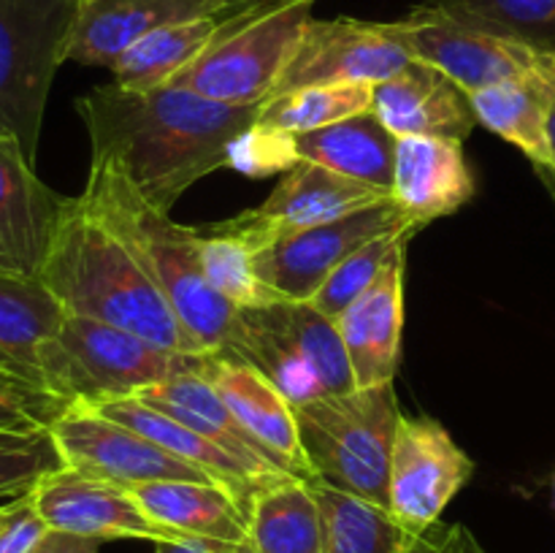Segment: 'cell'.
<instances>
[{
    "label": "cell",
    "mask_w": 555,
    "mask_h": 553,
    "mask_svg": "<svg viewBox=\"0 0 555 553\" xmlns=\"http://www.w3.org/2000/svg\"><path fill=\"white\" fill-rule=\"evenodd\" d=\"M90 160L117 166L133 188L171 211L198 179L231 168V146L258 119L260 106H228L182 87L150 92L103 85L76 101Z\"/></svg>",
    "instance_id": "1"
},
{
    "label": "cell",
    "mask_w": 555,
    "mask_h": 553,
    "mask_svg": "<svg viewBox=\"0 0 555 553\" xmlns=\"http://www.w3.org/2000/svg\"><path fill=\"white\" fill-rule=\"evenodd\" d=\"M38 280L68 314L117 325L166 350L204 352L133 249L79 195L65 204Z\"/></svg>",
    "instance_id": "2"
},
{
    "label": "cell",
    "mask_w": 555,
    "mask_h": 553,
    "mask_svg": "<svg viewBox=\"0 0 555 553\" xmlns=\"http://www.w3.org/2000/svg\"><path fill=\"white\" fill-rule=\"evenodd\" d=\"M79 198L133 249L201 350H225L236 307L206 280L201 228L182 226L171 220V211L152 206L108 160H90V177Z\"/></svg>",
    "instance_id": "3"
},
{
    "label": "cell",
    "mask_w": 555,
    "mask_h": 553,
    "mask_svg": "<svg viewBox=\"0 0 555 553\" xmlns=\"http://www.w3.org/2000/svg\"><path fill=\"white\" fill-rule=\"evenodd\" d=\"M206 356L166 350L117 325L65 312L57 334L43 342L41 369L52 394L70 404H101L182 374H201Z\"/></svg>",
    "instance_id": "4"
},
{
    "label": "cell",
    "mask_w": 555,
    "mask_h": 553,
    "mask_svg": "<svg viewBox=\"0 0 555 553\" xmlns=\"http://www.w3.org/2000/svg\"><path fill=\"white\" fill-rule=\"evenodd\" d=\"M296 421L314 477L390 510V453L401 421L393 383L304 401Z\"/></svg>",
    "instance_id": "5"
},
{
    "label": "cell",
    "mask_w": 555,
    "mask_h": 553,
    "mask_svg": "<svg viewBox=\"0 0 555 553\" xmlns=\"http://www.w3.org/2000/svg\"><path fill=\"white\" fill-rule=\"evenodd\" d=\"M85 0H0V136L36 166L43 108Z\"/></svg>",
    "instance_id": "6"
},
{
    "label": "cell",
    "mask_w": 555,
    "mask_h": 553,
    "mask_svg": "<svg viewBox=\"0 0 555 553\" xmlns=\"http://www.w3.org/2000/svg\"><path fill=\"white\" fill-rule=\"evenodd\" d=\"M312 0H298L231 11L217 41L173 76L171 85L228 106H260L291 63L312 20Z\"/></svg>",
    "instance_id": "7"
},
{
    "label": "cell",
    "mask_w": 555,
    "mask_h": 553,
    "mask_svg": "<svg viewBox=\"0 0 555 553\" xmlns=\"http://www.w3.org/2000/svg\"><path fill=\"white\" fill-rule=\"evenodd\" d=\"M388 27L412 57L444 70L469 95L504 81L555 85L553 52L459 25L426 5H417L404 20L388 22Z\"/></svg>",
    "instance_id": "8"
},
{
    "label": "cell",
    "mask_w": 555,
    "mask_h": 553,
    "mask_svg": "<svg viewBox=\"0 0 555 553\" xmlns=\"http://www.w3.org/2000/svg\"><path fill=\"white\" fill-rule=\"evenodd\" d=\"M388 198L393 195L374 184L341 177L318 163L298 160L296 166L287 168L285 177L280 179V184L271 190L263 204L222 222H211L204 231L228 233L258 255L291 233L325 226V222H334L352 211L366 209V206L383 204Z\"/></svg>",
    "instance_id": "9"
},
{
    "label": "cell",
    "mask_w": 555,
    "mask_h": 553,
    "mask_svg": "<svg viewBox=\"0 0 555 553\" xmlns=\"http://www.w3.org/2000/svg\"><path fill=\"white\" fill-rule=\"evenodd\" d=\"M404 228H426L412 220L399 201L388 198L383 204L366 206L352 215L339 217L325 226L307 228L280 239L263 253L255 255V269L260 280L280 293L287 301H312L314 293L325 285L336 266L350 258L358 247L383 233L404 231Z\"/></svg>",
    "instance_id": "10"
},
{
    "label": "cell",
    "mask_w": 555,
    "mask_h": 553,
    "mask_svg": "<svg viewBox=\"0 0 555 553\" xmlns=\"http://www.w3.org/2000/svg\"><path fill=\"white\" fill-rule=\"evenodd\" d=\"M475 461L431 415H401L390 453V513L410 535L442 520Z\"/></svg>",
    "instance_id": "11"
},
{
    "label": "cell",
    "mask_w": 555,
    "mask_h": 553,
    "mask_svg": "<svg viewBox=\"0 0 555 553\" xmlns=\"http://www.w3.org/2000/svg\"><path fill=\"white\" fill-rule=\"evenodd\" d=\"M49 434L68 470L122 488L157 480L215 483L198 466L177 459L150 437L101 415L92 407L70 404L52 423Z\"/></svg>",
    "instance_id": "12"
},
{
    "label": "cell",
    "mask_w": 555,
    "mask_h": 553,
    "mask_svg": "<svg viewBox=\"0 0 555 553\" xmlns=\"http://www.w3.org/2000/svg\"><path fill=\"white\" fill-rule=\"evenodd\" d=\"M412 57L388 22L352 16L309 20L291 63L271 95L320 85H379L399 74Z\"/></svg>",
    "instance_id": "13"
},
{
    "label": "cell",
    "mask_w": 555,
    "mask_h": 553,
    "mask_svg": "<svg viewBox=\"0 0 555 553\" xmlns=\"http://www.w3.org/2000/svg\"><path fill=\"white\" fill-rule=\"evenodd\" d=\"M33 504L49 529L92 540H179V531L157 524L144 513L133 493L117 483L98 480L63 466L30 491Z\"/></svg>",
    "instance_id": "14"
},
{
    "label": "cell",
    "mask_w": 555,
    "mask_h": 553,
    "mask_svg": "<svg viewBox=\"0 0 555 553\" xmlns=\"http://www.w3.org/2000/svg\"><path fill=\"white\" fill-rule=\"evenodd\" d=\"M68 198L38 179L20 141L0 136V271L38 276Z\"/></svg>",
    "instance_id": "15"
},
{
    "label": "cell",
    "mask_w": 555,
    "mask_h": 553,
    "mask_svg": "<svg viewBox=\"0 0 555 553\" xmlns=\"http://www.w3.org/2000/svg\"><path fill=\"white\" fill-rule=\"evenodd\" d=\"M201 377L220 394L244 432L282 472L307 483L314 480L298 434L296 407L266 374L236 358L209 352Z\"/></svg>",
    "instance_id": "16"
},
{
    "label": "cell",
    "mask_w": 555,
    "mask_h": 553,
    "mask_svg": "<svg viewBox=\"0 0 555 553\" xmlns=\"http://www.w3.org/2000/svg\"><path fill=\"white\" fill-rule=\"evenodd\" d=\"M410 242L412 239H401L377 280L336 318L358 388L393 383L399 372Z\"/></svg>",
    "instance_id": "17"
},
{
    "label": "cell",
    "mask_w": 555,
    "mask_h": 553,
    "mask_svg": "<svg viewBox=\"0 0 555 553\" xmlns=\"http://www.w3.org/2000/svg\"><path fill=\"white\" fill-rule=\"evenodd\" d=\"M372 112L396 139L426 136L464 141L477 125L469 92L423 60H410L399 74L374 85Z\"/></svg>",
    "instance_id": "18"
},
{
    "label": "cell",
    "mask_w": 555,
    "mask_h": 553,
    "mask_svg": "<svg viewBox=\"0 0 555 553\" xmlns=\"http://www.w3.org/2000/svg\"><path fill=\"white\" fill-rule=\"evenodd\" d=\"M231 9V0H85L68 60L112 68L150 33Z\"/></svg>",
    "instance_id": "19"
},
{
    "label": "cell",
    "mask_w": 555,
    "mask_h": 553,
    "mask_svg": "<svg viewBox=\"0 0 555 553\" xmlns=\"http://www.w3.org/2000/svg\"><path fill=\"white\" fill-rule=\"evenodd\" d=\"M475 195L464 141L406 136L396 146L393 198L421 226L448 217Z\"/></svg>",
    "instance_id": "20"
},
{
    "label": "cell",
    "mask_w": 555,
    "mask_h": 553,
    "mask_svg": "<svg viewBox=\"0 0 555 553\" xmlns=\"http://www.w3.org/2000/svg\"><path fill=\"white\" fill-rule=\"evenodd\" d=\"M133 399L144 401V404L177 417L179 423L195 428V432L204 434L206 439L220 445L222 450H228V453L249 472V477H253L258 488H266L271 486V483L293 477L287 475V472H282L280 466L260 450V445L244 432L242 423L233 417V412L228 410L225 401L220 399V394H217L201 374H182V377L166 380V383L160 385H150V388H144L141 394H135Z\"/></svg>",
    "instance_id": "21"
},
{
    "label": "cell",
    "mask_w": 555,
    "mask_h": 553,
    "mask_svg": "<svg viewBox=\"0 0 555 553\" xmlns=\"http://www.w3.org/2000/svg\"><path fill=\"white\" fill-rule=\"evenodd\" d=\"M63 318L65 309L38 276L0 271V372L47 388L41 347Z\"/></svg>",
    "instance_id": "22"
},
{
    "label": "cell",
    "mask_w": 555,
    "mask_h": 553,
    "mask_svg": "<svg viewBox=\"0 0 555 553\" xmlns=\"http://www.w3.org/2000/svg\"><path fill=\"white\" fill-rule=\"evenodd\" d=\"M128 491L150 518L179 535L247 545V513L215 483L157 480L139 483Z\"/></svg>",
    "instance_id": "23"
},
{
    "label": "cell",
    "mask_w": 555,
    "mask_h": 553,
    "mask_svg": "<svg viewBox=\"0 0 555 553\" xmlns=\"http://www.w3.org/2000/svg\"><path fill=\"white\" fill-rule=\"evenodd\" d=\"M298 160L318 163L341 177L374 184L393 195L396 146L399 139L385 128L374 112L293 136Z\"/></svg>",
    "instance_id": "24"
},
{
    "label": "cell",
    "mask_w": 555,
    "mask_h": 553,
    "mask_svg": "<svg viewBox=\"0 0 555 553\" xmlns=\"http://www.w3.org/2000/svg\"><path fill=\"white\" fill-rule=\"evenodd\" d=\"M85 407H92L95 412L122 423V426L135 428V432L150 437L152 442L166 448L168 453H173L177 459L198 466L201 472H206L217 486L225 488V491L242 504L244 513L249 510V502H253L255 493L260 491V488L255 486L253 477H249V472L244 470V466L238 464L228 450H222L220 445L206 439L204 434H198L195 428L179 423L177 417L166 415V412L133 399V396H130V399H114V401H101V404H85Z\"/></svg>",
    "instance_id": "25"
},
{
    "label": "cell",
    "mask_w": 555,
    "mask_h": 553,
    "mask_svg": "<svg viewBox=\"0 0 555 553\" xmlns=\"http://www.w3.org/2000/svg\"><path fill=\"white\" fill-rule=\"evenodd\" d=\"M249 553H325L323 513L312 486L285 477L260 488L247 510Z\"/></svg>",
    "instance_id": "26"
},
{
    "label": "cell",
    "mask_w": 555,
    "mask_h": 553,
    "mask_svg": "<svg viewBox=\"0 0 555 553\" xmlns=\"http://www.w3.org/2000/svg\"><path fill=\"white\" fill-rule=\"evenodd\" d=\"M469 101L477 125L518 146L531 160L534 171L553 168L551 106L555 101V85L504 81L472 92Z\"/></svg>",
    "instance_id": "27"
},
{
    "label": "cell",
    "mask_w": 555,
    "mask_h": 553,
    "mask_svg": "<svg viewBox=\"0 0 555 553\" xmlns=\"http://www.w3.org/2000/svg\"><path fill=\"white\" fill-rule=\"evenodd\" d=\"M231 11L160 27V30L141 38L135 47H130L112 65L114 85L133 92H150L168 87L173 76L182 74L195 57H201L217 41Z\"/></svg>",
    "instance_id": "28"
},
{
    "label": "cell",
    "mask_w": 555,
    "mask_h": 553,
    "mask_svg": "<svg viewBox=\"0 0 555 553\" xmlns=\"http://www.w3.org/2000/svg\"><path fill=\"white\" fill-rule=\"evenodd\" d=\"M323 513L325 553H396L410 531L388 507L347 493L331 483L309 480Z\"/></svg>",
    "instance_id": "29"
},
{
    "label": "cell",
    "mask_w": 555,
    "mask_h": 553,
    "mask_svg": "<svg viewBox=\"0 0 555 553\" xmlns=\"http://www.w3.org/2000/svg\"><path fill=\"white\" fill-rule=\"evenodd\" d=\"M269 312L293 350L318 374L325 394H347L358 388L345 339L334 318L314 309L309 301H276L269 304Z\"/></svg>",
    "instance_id": "30"
},
{
    "label": "cell",
    "mask_w": 555,
    "mask_h": 553,
    "mask_svg": "<svg viewBox=\"0 0 555 553\" xmlns=\"http://www.w3.org/2000/svg\"><path fill=\"white\" fill-rule=\"evenodd\" d=\"M459 25L555 54V0H426Z\"/></svg>",
    "instance_id": "31"
},
{
    "label": "cell",
    "mask_w": 555,
    "mask_h": 553,
    "mask_svg": "<svg viewBox=\"0 0 555 553\" xmlns=\"http://www.w3.org/2000/svg\"><path fill=\"white\" fill-rule=\"evenodd\" d=\"M372 85H320L271 95L260 103L255 125L276 133L298 136L341 119L372 112Z\"/></svg>",
    "instance_id": "32"
},
{
    "label": "cell",
    "mask_w": 555,
    "mask_h": 553,
    "mask_svg": "<svg viewBox=\"0 0 555 553\" xmlns=\"http://www.w3.org/2000/svg\"><path fill=\"white\" fill-rule=\"evenodd\" d=\"M201 263L209 285L236 309L287 301L260 280L253 249L228 233H211L201 228Z\"/></svg>",
    "instance_id": "33"
},
{
    "label": "cell",
    "mask_w": 555,
    "mask_h": 553,
    "mask_svg": "<svg viewBox=\"0 0 555 553\" xmlns=\"http://www.w3.org/2000/svg\"><path fill=\"white\" fill-rule=\"evenodd\" d=\"M421 228H404V231L383 233V236L372 239L363 247H358L356 253L347 260H341L334 269V274L325 280V285L314 293L312 304L314 309H320L328 318H339L369 285L379 276V271L385 269L388 258L393 255V249L399 247L401 239H415V233Z\"/></svg>",
    "instance_id": "34"
},
{
    "label": "cell",
    "mask_w": 555,
    "mask_h": 553,
    "mask_svg": "<svg viewBox=\"0 0 555 553\" xmlns=\"http://www.w3.org/2000/svg\"><path fill=\"white\" fill-rule=\"evenodd\" d=\"M63 466V455L49 432H0V499L25 497Z\"/></svg>",
    "instance_id": "35"
},
{
    "label": "cell",
    "mask_w": 555,
    "mask_h": 553,
    "mask_svg": "<svg viewBox=\"0 0 555 553\" xmlns=\"http://www.w3.org/2000/svg\"><path fill=\"white\" fill-rule=\"evenodd\" d=\"M70 407L63 396L33 385L14 374L0 372V432L33 434L49 432L52 423Z\"/></svg>",
    "instance_id": "36"
},
{
    "label": "cell",
    "mask_w": 555,
    "mask_h": 553,
    "mask_svg": "<svg viewBox=\"0 0 555 553\" xmlns=\"http://www.w3.org/2000/svg\"><path fill=\"white\" fill-rule=\"evenodd\" d=\"M296 163L298 155L293 136L258 128V125L238 136L231 146V168L247 177H269L274 171H287Z\"/></svg>",
    "instance_id": "37"
},
{
    "label": "cell",
    "mask_w": 555,
    "mask_h": 553,
    "mask_svg": "<svg viewBox=\"0 0 555 553\" xmlns=\"http://www.w3.org/2000/svg\"><path fill=\"white\" fill-rule=\"evenodd\" d=\"M49 535V524L33 504L30 493L14 499L9 520L0 529V553H33Z\"/></svg>",
    "instance_id": "38"
},
{
    "label": "cell",
    "mask_w": 555,
    "mask_h": 553,
    "mask_svg": "<svg viewBox=\"0 0 555 553\" xmlns=\"http://www.w3.org/2000/svg\"><path fill=\"white\" fill-rule=\"evenodd\" d=\"M396 553H486L475 535L464 524H434L415 531Z\"/></svg>",
    "instance_id": "39"
},
{
    "label": "cell",
    "mask_w": 555,
    "mask_h": 553,
    "mask_svg": "<svg viewBox=\"0 0 555 553\" xmlns=\"http://www.w3.org/2000/svg\"><path fill=\"white\" fill-rule=\"evenodd\" d=\"M152 553H249L247 545H231V542L201 540V537H179V540L152 542Z\"/></svg>",
    "instance_id": "40"
},
{
    "label": "cell",
    "mask_w": 555,
    "mask_h": 553,
    "mask_svg": "<svg viewBox=\"0 0 555 553\" xmlns=\"http://www.w3.org/2000/svg\"><path fill=\"white\" fill-rule=\"evenodd\" d=\"M101 540H92V537H79L68 535V531H54L49 529V535L38 542V548L33 553H101Z\"/></svg>",
    "instance_id": "41"
},
{
    "label": "cell",
    "mask_w": 555,
    "mask_h": 553,
    "mask_svg": "<svg viewBox=\"0 0 555 553\" xmlns=\"http://www.w3.org/2000/svg\"><path fill=\"white\" fill-rule=\"evenodd\" d=\"M551 144H553V168H547V171H537V177H540V182L545 184V190L551 193L555 204V101L551 106Z\"/></svg>",
    "instance_id": "42"
},
{
    "label": "cell",
    "mask_w": 555,
    "mask_h": 553,
    "mask_svg": "<svg viewBox=\"0 0 555 553\" xmlns=\"http://www.w3.org/2000/svg\"><path fill=\"white\" fill-rule=\"evenodd\" d=\"M238 11H249V9H269V5H287V3H298V0H231ZM314 3V0H312Z\"/></svg>",
    "instance_id": "43"
},
{
    "label": "cell",
    "mask_w": 555,
    "mask_h": 553,
    "mask_svg": "<svg viewBox=\"0 0 555 553\" xmlns=\"http://www.w3.org/2000/svg\"><path fill=\"white\" fill-rule=\"evenodd\" d=\"M11 510H14V499H11L9 504H0V529H3V524H5V520H9Z\"/></svg>",
    "instance_id": "44"
}]
</instances>
